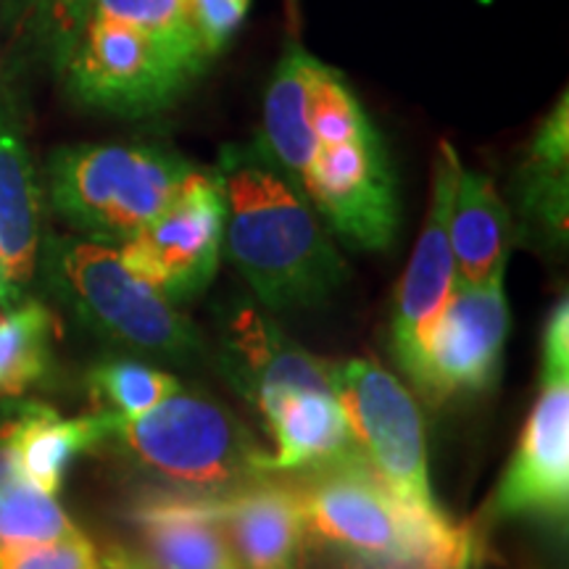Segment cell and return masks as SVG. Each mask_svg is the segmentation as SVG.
Returning a JSON list of instances; mask_svg holds the SVG:
<instances>
[{
    "label": "cell",
    "mask_w": 569,
    "mask_h": 569,
    "mask_svg": "<svg viewBox=\"0 0 569 569\" xmlns=\"http://www.w3.org/2000/svg\"><path fill=\"white\" fill-rule=\"evenodd\" d=\"M448 240H451L457 284L480 288L503 280V269L515 240L511 211L493 180L472 172L461 163L448 213Z\"/></svg>",
    "instance_id": "d6986e66"
},
{
    "label": "cell",
    "mask_w": 569,
    "mask_h": 569,
    "mask_svg": "<svg viewBox=\"0 0 569 569\" xmlns=\"http://www.w3.org/2000/svg\"><path fill=\"white\" fill-rule=\"evenodd\" d=\"M203 69V61L151 32L88 17L56 77L84 109L134 119L174 106Z\"/></svg>",
    "instance_id": "8992f818"
},
{
    "label": "cell",
    "mask_w": 569,
    "mask_h": 569,
    "mask_svg": "<svg viewBox=\"0 0 569 569\" xmlns=\"http://www.w3.org/2000/svg\"><path fill=\"white\" fill-rule=\"evenodd\" d=\"M459 169L461 159L457 148L451 142H440L436 167H432L430 209H427L415 256L396 284L390 346L411 382L417 380L419 367H422L432 327L457 288V267H453L451 240H448V213H451Z\"/></svg>",
    "instance_id": "8fae6325"
},
{
    "label": "cell",
    "mask_w": 569,
    "mask_h": 569,
    "mask_svg": "<svg viewBox=\"0 0 569 569\" xmlns=\"http://www.w3.org/2000/svg\"><path fill=\"white\" fill-rule=\"evenodd\" d=\"M90 17L122 21L142 32H151L156 38L167 40L169 46L203 61L206 67L211 61L190 27L184 0H92Z\"/></svg>",
    "instance_id": "4316f807"
},
{
    "label": "cell",
    "mask_w": 569,
    "mask_h": 569,
    "mask_svg": "<svg viewBox=\"0 0 569 569\" xmlns=\"http://www.w3.org/2000/svg\"><path fill=\"white\" fill-rule=\"evenodd\" d=\"M253 403L274 440V453L264 461L267 475L303 472L356 451L343 409L330 390H269Z\"/></svg>",
    "instance_id": "e0dca14e"
},
{
    "label": "cell",
    "mask_w": 569,
    "mask_h": 569,
    "mask_svg": "<svg viewBox=\"0 0 569 569\" xmlns=\"http://www.w3.org/2000/svg\"><path fill=\"white\" fill-rule=\"evenodd\" d=\"M92 0H0V67L59 74L63 56L88 21Z\"/></svg>",
    "instance_id": "7402d4cb"
},
{
    "label": "cell",
    "mask_w": 569,
    "mask_h": 569,
    "mask_svg": "<svg viewBox=\"0 0 569 569\" xmlns=\"http://www.w3.org/2000/svg\"><path fill=\"white\" fill-rule=\"evenodd\" d=\"M42 184L21 124L17 77L0 67V277L19 298L40 259Z\"/></svg>",
    "instance_id": "5bb4252c"
},
{
    "label": "cell",
    "mask_w": 569,
    "mask_h": 569,
    "mask_svg": "<svg viewBox=\"0 0 569 569\" xmlns=\"http://www.w3.org/2000/svg\"><path fill=\"white\" fill-rule=\"evenodd\" d=\"M90 390L101 411L113 419H132L146 415L180 390V380L159 367L142 361L111 359L92 369Z\"/></svg>",
    "instance_id": "d4e9b609"
},
{
    "label": "cell",
    "mask_w": 569,
    "mask_h": 569,
    "mask_svg": "<svg viewBox=\"0 0 569 569\" xmlns=\"http://www.w3.org/2000/svg\"><path fill=\"white\" fill-rule=\"evenodd\" d=\"M182 153L148 142H82L48 159V196L80 238L124 246L151 224L196 172Z\"/></svg>",
    "instance_id": "3957f363"
},
{
    "label": "cell",
    "mask_w": 569,
    "mask_h": 569,
    "mask_svg": "<svg viewBox=\"0 0 569 569\" xmlns=\"http://www.w3.org/2000/svg\"><path fill=\"white\" fill-rule=\"evenodd\" d=\"M224 365L256 401L269 390H330L332 365L293 343L253 306H238L224 325Z\"/></svg>",
    "instance_id": "2e32d148"
},
{
    "label": "cell",
    "mask_w": 569,
    "mask_h": 569,
    "mask_svg": "<svg viewBox=\"0 0 569 569\" xmlns=\"http://www.w3.org/2000/svg\"><path fill=\"white\" fill-rule=\"evenodd\" d=\"M317 59L296 38H290L264 98V127L256 140L269 159L301 188L306 169L319 151L309 119V82Z\"/></svg>",
    "instance_id": "44dd1931"
},
{
    "label": "cell",
    "mask_w": 569,
    "mask_h": 569,
    "mask_svg": "<svg viewBox=\"0 0 569 569\" xmlns=\"http://www.w3.org/2000/svg\"><path fill=\"white\" fill-rule=\"evenodd\" d=\"M301 193L343 243L382 253L401 224L398 184L380 134L319 148L301 180Z\"/></svg>",
    "instance_id": "9c48e42d"
},
{
    "label": "cell",
    "mask_w": 569,
    "mask_h": 569,
    "mask_svg": "<svg viewBox=\"0 0 569 569\" xmlns=\"http://www.w3.org/2000/svg\"><path fill=\"white\" fill-rule=\"evenodd\" d=\"M51 288L98 336L169 361L203 353L201 332L159 290L124 264L119 248L80 238L48 240Z\"/></svg>",
    "instance_id": "277c9868"
},
{
    "label": "cell",
    "mask_w": 569,
    "mask_h": 569,
    "mask_svg": "<svg viewBox=\"0 0 569 569\" xmlns=\"http://www.w3.org/2000/svg\"><path fill=\"white\" fill-rule=\"evenodd\" d=\"M111 438L140 469L198 496L227 493L267 475V451L243 422L213 398L182 388L146 415L113 419Z\"/></svg>",
    "instance_id": "5b68a950"
},
{
    "label": "cell",
    "mask_w": 569,
    "mask_h": 569,
    "mask_svg": "<svg viewBox=\"0 0 569 569\" xmlns=\"http://www.w3.org/2000/svg\"><path fill=\"white\" fill-rule=\"evenodd\" d=\"M519 217L546 246L567 243L569 222V103L561 92L559 103L546 113L532 132L511 182Z\"/></svg>",
    "instance_id": "ac0fdd59"
},
{
    "label": "cell",
    "mask_w": 569,
    "mask_h": 569,
    "mask_svg": "<svg viewBox=\"0 0 569 569\" xmlns=\"http://www.w3.org/2000/svg\"><path fill=\"white\" fill-rule=\"evenodd\" d=\"M103 569H151L142 561L140 553L127 551L124 546H109L101 561Z\"/></svg>",
    "instance_id": "4dcf8cb0"
},
{
    "label": "cell",
    "mask_w": 569,
    "mask_h": 569,
    "mask_svg": "<svg viewBox=\"0 0 569 569\" xmlns=\"http://www.w3.org/2000/svg\"><path fill=\"white\" fill-rule=\"evenodd\" d=\"M251 0H184L188 21L209 59H213L248 17Z\"/></svg>",
    "instance_id": "f1b7e54d"
},
{
    "label": "cell",
    "mask_w": 569,
    "mask_h": 569,
    "mask_svg": "<svg viewBox=\"0 0 569 569\" xmlns=\"http://www.w3.org/2000/svg\"><path fill=\"white\" fill-rule=\"evenodd\" d=\"M3 422L21 475L32 486L56 496L71 461L109 440L113 417L98 411L69 419L42 403H24Z\"/></svg>",
    "instance_id": "ffe728a7"
},
{
    "label": "cell",
    "mask_w": 569,
    "mask_h": 569,
    "mask_svg": "<svg viewBox=\"0 0 569 569\" xmlns=\"http://www.w3.org/2000/svg\"><path fill=\"white\" fill-rule=\"evenodd\" d=\"M511 315L503 280L457 284L440 311L415 386L430 403L482 396L501 377Z\"/></svg>",
    "instance_id": "30bf717a"
},
{
    "label": "cell",
    "mask_w": 569,
    "mask_h": 569,
    "mask_svg": "<svg viewBox=\"0 0 569 569\" xmlns=\"http://www.w3.org/2000/svg\"><path fill=\"white\" fill-rule=\"evenodd\" d=\"M569 511V369H540V396L498 482L490 515L565 525Z\"/></svg>",
    "instance_id": "7c38bea8"
},
{
    "label": "cell",
    "mask_w": 569,
    "mask_h": 569,
    "mask_svg": "<svg viewBox=\"0 0 569 569\" xmlns=\"http://www.w3.org/2000/svg\"><path fill=\"white\" fill-rule=\"evenodd\" d=\"M0 569H103L82 532L38 543H0Z\"/></svg>",
    "instance_id": "83f0119b"
},
{
    "label": "cell",
    "mask_w": 569,
    "mask_h": 569,
    "mask_svg": "<svg viewBox=\"0 0 569 569\" xmlns=\"http://www.w3.org/2000/svg\"><path fill=\"white\" fill-rule=\"evenodd\" d=\"M540 369H569V301L553 306L540 340Z\"/></svg>",
    "instance_id": "f546056e"
},
{
    "label": "cell",
    "mask_w": 569,
    "mask_h": 569,
    "mask_svg": "<svg viewBox=\"0 0 569 569\" xmlns=\"http://www.w3.org/2000/svg\"><path fill=\"white\" fill-rule=\"evenodd\" d=\"M332 393L359 457L403 501L440 509L427 478L425 417L407 386L377 359H351L332 365Z\"/></svg>",
    "instance_id": "52a82bcc"
},
{
    "label": "cell",
    "mask_w": 569,
    "mask_h": 569,
    "mask_svg": "<svg viewBox=\"0 0 569 569\" xmlns=\"http://www.w3.org/2000/svg\"><path fill=\"white\" fill-rule=\"evenodd\" d=\"M224 196L213 169H196L151 224L119 246L140 280L172 301H193L209 288L222 259Z\"/></svg>",
    "instance_id": "ba28073f"
},
{
    "label": "cell",
    "mask_w": 569,
    "mask_h": 569,
    "mask_svg": "<svg viewBox=\"0 0 569 569\" xmlns=\"http://www.w3.org/2000/svg\"><path fill=\"white\" fill-rule=\"evenodd\" d=\"M309 119L319 148L359 140L375 130L343 77L336 69L325 67L322 61H317L311 69Z\"/></svg>",
    "instance_id": "484cf974"
},
{
    "label": "cell",
    "mask_w": 569,
    "mask_h": 569,
    "mask_svg": "<svg viewBox=\"0 0 569 569\" xmlns=\"http://www.w3.org/2000/svg\"><path fill=\"white\" fill-rule=\"evenodd\" d=\"M219 525L240 569H298L306 559L303 501L293 478L269 475L217 496Z\"/></svg>",
    "instance_id": "4fadbf2b"
},
{
    "label": "cell",
    "mask_w": 569,
    "mask_h": 569,
    "mask_svg": "<svg viewBox=\"0 0 569 569\" xmlns=\"http://www.w3.org/2000/svg\"><path fill=\"white\" fill-rule=\"evenodd\" d=\"M303 501L309 543L365 561L427 569H475V532L443 509L403 501L359 451L293 478Z\"/></svg>",
    "instance_id": "7a4b0ae2"
},
{
    "label": "cell",
    "mask_w": 569,
    "mask_h": 569,
    "mask_svg": "<svg viewBox=\"0 0 569 569\" xmlns=\"http://www.w3.org/2000/svg\"><path fill=\"white\" fill-rule=\"evenodd\" d=\"M56 319L40 301L0 309V398H17L38 386L53 359Z\"/></svg>",
    "instance_id": "cb8c5ba5"
},
{
    "label": "cell",
    "mask_w": 569,
    "mask_h": 569,
    "mask_svg": "<svg viewBox=\"0 0 569 569\" xmlns=\"http://www.w3.org/2000/svg\"><path fill=\"white\" fill-rule=\"evenodd\" d=\"M224 196L222 253L277 311L315 309L348 280V264L315 206L259 140L224 146L213 167Z\"/></svg>",
    "instance_id": "6da1fadb"
},
{
    "label": "cell",
    "mask_w": 569,
    "mask_h": 569,
    "mask_svg": "<svg viewBox=\"0 0 569 569\" xmlns=\"http://www.w3.org/2000/svg\"><path fill=\"white\" fill-rule=\"evenodd\" d=\"M19 298L11 293L9 288H6V282H3V277H0V309H6V306H11V303H17Z\"/></svg>",
    "instance_id": "1f68e13d"
},
{
    "label": "cell",
    "mask_w": 569,
    "mask_h": 569,
    "mask_svg": "<svg viewBox=\"0 0 569 569\" xmlns=\"http://www.w3.org/2000/svg\"><path fill=\"white\" fill-rule=\"evenodd\" d=\"M132 522L151 569H240L219 525L217 496L153 493L134 507Z\"/></svg>",
    "instance_id": "9a60e30c"
},
{
    "label": "cell",
    "mask_w": 569,
    "mask_h": 569,
    "mask_svg": "<svg viewBox=\"0 0 569 569\" xmlns=\"http://www.w3.org/2000/svg\"><path fill=\"white\" fill-rule=\"evenodd\" d=\"M74 522L46 493L21 475L9 430L0 422V543H38L77 536Z\"/></svg>",
    "instance_id": "603a6c76"
}]
</instances>
